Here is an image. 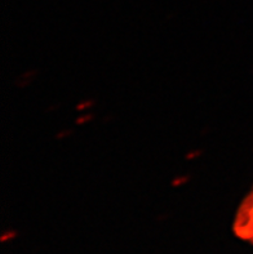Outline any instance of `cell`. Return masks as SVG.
Returning a JSON list of instances; mask_svg holds the SVG:
<instances>
[{"label": "cell", "mask_w": 253, "mask_h": 254, "mask_svg": "<svg viewBox=\"0 0 253 254\" xmlns=\"http://www.w3.org/2000/svg\"><path fill=\"white\" fill-rule=\"evenodd\" d=\"M238 232L242 238L253 243V197L241 213L238 221Z\"/></svg>", "instance_id": "6da1fadb"}]
</instances>
